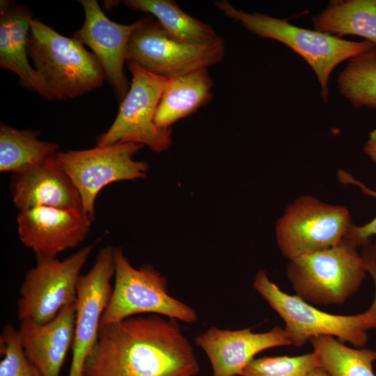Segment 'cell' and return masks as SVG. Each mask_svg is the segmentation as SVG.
Wrapping results in <instances>:
<instances>
[{"label": "cell", "instance_id": "obj_26", "mask_svg": "<svg viewBox=\"0 0 376 376\" xmlns=\"http://www.w3.org/2000/svg\"><path fill=\"white\" fill-rule=\"evenodd\" d=\"M0 376H41L26 357L18 330L6 324L0 335Z\"/></svg>", "mask_w": 376, "mask_h": 376}, {"label": "cell", "instance_id": "obj_31", "mask_svg": "<svg viewBox=\"0 0 376 376\" xmlns=\"http://www.w3.org/2000/svg\"><path fill=\"white\" fill-rule=\"evenodd\" d=\"M373 249L376 253V243L373 245Z\"/></svg>", "mask_w": 376, "mask_h": 376}, {"label": "cell", "instance_id": "obj_15", "mask_svg": "<svg viewBox=\"0 0 376 376\" xmlns=\"http://www.w3.org/2000/svg\"><path fill=\"white\" fill-rule=\"evenodd\" d=\"M195 343L206 354L213 376L241 375L258 353L291 345L285 329L279 327L264 333H254L251 328L230 330L212 327L197 336Z\"/></svg>", "mask_w": 376, "mask_h": 376}, {"label": "cell", "instance_id": "obj_7", "mask_svg": "<svg viewBox=\"0 0 376 376\" xmlns=\"http://www.w3.org/2000/svg\"><path fill=\"white\" fill-rule=\"evenodd\" d=\"M144 146L134 142L58 152L57 160L78 191L84 212L93 219L99 192L112 182L146 177L144 161L134 159Z\"/></svg>", "mask_w": 376, "mask_h": 376}, {"label": "cell", "instance_id": "obj_17", "mask_svg": "<svg viewBox=\"0 0 376 376\" xmlns=\"http://www.w3.org/2000/svg\"><path fill=\"white\" fill-rule=\"evenodd\" d=\"M75 318V304H72L63 307L49 322L20 321L17 330L24 352L41 376H60L73 345Z\"/></svg>", "mask_w": 376, "mask_h": 376}, {"label": "cell", "instance_id": "obj_25", "mask_svg": "<svg viewBox=\"0 0 376 376\" xmlns=\"http://www.w3.org/2000/svg\"><path fill=\"white\" fill-rule=\"evenodd\" d=\"M319 366L315 352L297 357H265L251 361L241 376H307Z\"/></svg>", "mask_w": 376, "mask_h": 376}, {"label": "cell", "instance_id": "obj_20", "mask_svg": "<svg viewBox=\"0 0 376 376\" xmlns=\"http://www.w3.org/2000/svg\"><path fill=\"white\" fill-rule=\"evenodd\" d=\"M312 22L315 31L339 38L354 35L376 45V0L331 1Z\"/></svg>", "mask_w": 376, "mask_h": 376}, {"label": "cell", "instance_id": "obj_2", "mask_svg": "<svg viewBox=\"0 0 376 376\" xmlns=\"http://www.w3.org/2000/svg\"><path fill=\"white\" fill-rule=\"evenodd\" d=\"M26 49L46 99L81 96L102 86L106 79L94 54L74 38L61 35L39 19L31 22Z\"/></svg>", "mask_w": 376, "mask_h": 376}, {"label": "cell", "instance_id": "obj_23", "mask_svg": "<svg viewBox=\"0 0 376 376\" xmlns=\"http://www.w3.org/2000/svg\"><path fill=\"white\" fill-rule=\"evenodd\" d=\"M320 366L330 376H375L373 363L376 351L349 347L331 336L310 340Z\"/></svg>", "mask_w": 376, "mask_h": 376}, {"label": "cell", "instance_id": "obj_24", "mask_svg": "<svg viewBox=\"0 0 376 376\" xmlns=\"http://www.w3.org/2000/svg\"><path fill=\"white\" fill-rule=\"evenodd\" d=\"M337 86L354 107L376 109V45L349 60Z\"/></svg>", "mask_w": 376, "mask_h": 376}, {"label": "cell", "instance_id": "obj_10", "mask_svg": "<svg viewBox=\"0 0 376 376\" xmlns=\"http://www.w3.org/2000/svg\"><path fill=\"white\" fill-rule=\"evenodd\" d=\"M94 244L83 247L63 260L36 257L34 267L25 274L17 301L20 321L45 324L77 300L79 273L93 251Z\"/></svg>", "mask_w": 376, "mask_h": 376}, {"label": "cell", "instance_id": "obj_1", "mask_svg": "<svg viewBox=\"0 0 376 376\" xmlns=\"http://www.w3.org/2000/svg\"><path fill=\"white\" fill-rule=\"evenodd\" d=\"M199 370L178 321L150 314L101 328L82 376H196Z\"/></svg>", "mask_w": 376, "mask_h": 376}, {"label": "cell", "instance_id": "obj_3", "mask_svg": "<svg viewBox=\"0 0 376 376\" xmlns=\"http://www.w3.org/2000/svg\"><path fill=\"white\" fill-rule=\"evenodd\" d=\"M228 17L240 22L256 35L280 42L304 58L314 71L326 103L329 98V80L334 68L345 60L373 47L368 41H350L338 36L298 27L288 19L259 13H246L233 7L228 1L214 3Z\"/></svg>", "mask_w": 376, "mask_h": 376}, {"label": "cell", "instance_id": "obj_30", "mask_svg": "<svg viewBox=\"0 0 376 376\" xmlns=\"http://www.w3.org/2000/svg\"><path fill=\"white\" fill-rule=\"evenodd\" d=\"M307 376H330L323 368L320 366L317 367L312 370Z\"/></svg>", "mask_w": 376, "mask_h": 376}, {"label": "cell", "instance_id": "obj_4", "mask_svg": "<svg viewBox=\"0 0 376 376\" xmlns=\"http://www.w3.org/2000/svg\"><path fill=\"white\" fill-rule=\"evenodd\" d=\"M115 283L100 329L132 316L149 313L195 323L194 309L173 297L166 278L150 265L134 268L120 247L113 248Z\"/></svg>", "mask_w": 376, "mask_h": 376}, {"label": "cell", "instance_id": "obj_27", "mask_svg": "<svg viewBox=\"0 0 376 376\" xmlns=\"http://www.w3.org/2000/svg\"><path fill=\"white\" fill-rule=\"evenodd\" d=\"M338 178L340 182L346 185L357 186L366 195L376 198V191L356 180L352 175L345 171L338 172ZM376 235V217L365 225L357 226L354 224L351 227L346 238L354 243L357 246H365L370 240L369 238Z\"/></svg>", "mask_w": 376, "mask_h": 376}, {"label": "cell", "instance_id": "obj_22", "mask_svg": "<svg viewBox=\"0 0 376 376\" xmlns=\"http://www.w3.org/2000/svg\"><path fill=\"white\" fill-rule=\"evenodd\" d=\"M39 131L22 130L1 123L0 171L17 173L56 157L59 146L39 140Z\"/></svg>", "mask_w": 376, "mask_h": 376}, {"label": "cell", "instance_id": "obj_14", "mask_svg": "<svg viewBox=\"0 0 376 376\" xmlns=\"http://www.w3.org/2000/svg\"><path fill=\"white\" fill-rule=\"evenodd\" d=\"M79 2L84 8L85 20L72 38L93 50L106 79L118 99L122 101L130 89L123 70L127 61V45L142 19L127 25L118 24L104 15L97 1L81 0Z\"/></svg>", "mask_w": 376, "mask_h": 376}, {"label": "cell", "instance_id": "obj_13", "mask_svg": "<svg viewBox=\"0 0 376 376\" xmlns=\"http://www.w3.org/2000/svg\"><path fill=\"white\" fill-rule=\"evenodd\" d=\"M93 220L81 210L39 206L19 211L17 231L36 257L56 258L86 239Z\"/></svg>", "mask_w": 376, "mask_h": 376}, {"label": "cell", "instance_id": "obj_6", "mask_svg": "<svg viewBox=\"0 0 376 376\" xmlns=\"http://www.w3.org/2000/svg\"><path fill=\"white\" fill-rule=\"evenodd\" d=\"M128 67L132 75L130 89L113 123L97 137V146L134 142L163 152L172 143V130L158 127L155 116L170 79L149 72L135 63L128 62Z\"/></svg>", "mask_w": 376, "mask_h": 376}, {"label": "cell", "instance_id": "obj_29", "mask_svg": "<svg viewBox=\"0 0 376 376\" xmlns=\"http://www.w3.org/2000/svg\"><path fill=\"white\" fill-rule=\"evenodd\" d=\"M363 151L371 161L376 164V128L370 132Z\"/></svg>", "mask_w": 376, "mask_h": 376}, {"label": "cell", "instance_id": "obj_9", "mask_svg": "<svg viewBox=\"0 0 376 376\" xmlns=\"http://www.w3.org/2000/svg\"><path fill=\"white\" fill-rule=\"evenodd\" d=\"M253 287L285 322L291 345L301 347L319 336H335L357 347H363L368 341L363 313L338 315L318 310L297 295L281 290L264 270L256 275Z\"/></svg>", "mask_w": 376, "mask_h": 376}, {"label": "cell", "instance_id": "obj_21", "mask_svg": "<svg viewBox=\"0 0 376 376\" xmlns=\"http://www.w3.org/2000/svg\"><path fill=\"white\" fill-rule=\"evenodd\" d=\"M130 9L152 14L164 30L175 40L192 45H206L222 38L209 24L184 12L172 0H126Z\"/></svg>", "mask_w": 376, "mask_h": 376}, {"label": "cell", "instance_id": "obj_19", "mask_svg": "<svg viewBox=\"0 0 376 376\" xmlns=\"http://www.w3.org/2000/svg\"><path fill=\"white\" fill-rule=\"evenodd\" d=\"M214 86L207 68L171 79L159 103L155 123L162 129L195 112L212 98Z\"/></svg>", "mask_w": 376, "mask_h": 376}, {"label": "cell", "instance_id": "obj_11", "mask_svg": "<svg viewBox=\"0 0 376 376\" xmlns=\"http://www.w3.org/2000/svg\"><path fill=\"white\" fill-rule=\"evenodd\" d=\"M127 45L126 61L146 71L171 79L219 63L225 54L222 38L206 45H192L171 37L157 21L141 18Z\"/></svg>", "mask_w": 376, "mask_h": 376}, {"label": "cell", "instance_id": "obj_16", "mask_svg": "<svg viewBox=\"0 0 376 376\" xmlns=\"http://www.w3.org/2000/svg\"><path fill=\"white\" fill-rule=\"evenodd\" d=\"M10 189L19 211L39 206L83 210L80 195L57 155L13 173Z\"/></svg>", "mask_w": 376, "mask_h": 376}, {"label": "cell", "instance_id": "obj_5", "mask_svg": "<svg viewBox=\"0 0 376 376\" xmlns=\"http://www.w3.org/2000/svg\"><path fill=\"white\" fill-rule=\"evenodd\" d=\"M357 247L345 237L332 247L290 260L287 273L296 295L318 305L343 303L367 272Z\"/></svg>", "mask_w": 376, "mask_h": 376}, {"label": "cell", "instance_id": "obj_18", "mask_svg": "<svg viewBox=\"0 0 376 376\" xmlns=\"http://www.w3.org/2000/svg\"><path fill=\"white\" fill-rule=\"evenodd\" d=\"M32 19V14L27 8L10 6L8 1L1 3L0 66L15 73L25 87L43 97L38 74L27 58V38Z\"/></svg>", "mask_w": 376, "mask_h": 376}, {"label": "cell", "instance_id": "obj_28", "mask_svg": "<svg viewBox=\"0 0 376 376\" xmlns=\"http://www.w3.org/2000/svg\"><path fill=\"white\" fill-rule=\"evenodd\" d=\"M365 262L366 271L371 275L375 288L373 302L371 306L363 313L368 329L376 328V253L370 242L363 246L361 254Z\"/></svg>", "mask_w": 376, "mask_h": 376}, {"label": "cell", "instance_id": "obj_8", "mask_svg": "<svg viewBox=\"0 0 376 376\" xmlns=\"http://www.w3.org/2000/svg\"><path fill=\"white\" fill-rule=\"evenodd\" d=\"M352 225L345 207L301 196L278 219L276 238L283 256L290 260L339 244Z\"/></svg>", "mask_w": 376, "mask_h": 376}, {"label": "cell", "instance_id": "obj_12", "mask_svg": "<svg viewBox=\"0 0 376 376\" xmlns=\"http://www.w3.org/2000/svg\"><path fill=\"white\" fill-rule=\"evenodd\" d=\"M113 248H102L93 267L79 277L72 359L68 376H82L84 362L97 341L101 318L113 290Z\"/></svg>", "mask_w": 376, "mask_h": 376}]
</instances>
